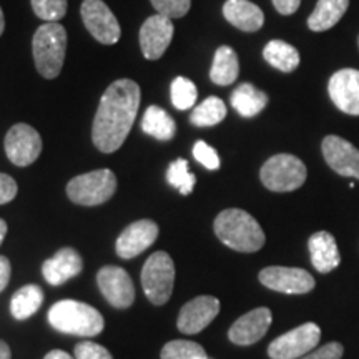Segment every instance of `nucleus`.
I'll list each match as a JSON object with an SVG mask.
<instances>
[{"mask_svg": "<svg viewBox=\"0 0 359 359\" xmlns=\"http://www.w3.org/2000/svg\"><path fill=\"white\" fill-rule=\"evenodd\" d=\"M140 85L130 79L115 80L103 92L92 125V140L102 154H114L127 140L140 109Z\"/></svg>", "mask_w": 359, "mask_h": 359, "instance_id": "nucleus-1", "label": "nucleus"}, {"mask_svg": "<svg viewBox=\"0 0 359 359\" xmlns=\"http://www.w3.org/2000/svg\"><path fill=\"white\" fill-rule=\"evenodd\" d=\"M213 228L223 245L241 253H255L262 250L266 241L257 219L240 208L223 210L215 219Z\"/></svg>", "mask_w": 359, "mask_h": 359, "instance_id": "nucleus-2", "label": "nucleus"}, {"mask_svg": "<svg viewBox=\"0 0 359 359\" xmlns=\"http://www.w3.org/2000/svg\"><path fill=\"white\" fill-rule=\"evenodd\" d=\"M48 323L53 330L74 336H92L100 334L105 327V320L95 308L87 303L75 299H62L48 309Z\"/></svg>", "mask_w": 359, "mask_h": 359, "instance_id": "nucleus-3", "label": "nucleus"}, {"mask_svg": "<svg viewBox=\"0 0 359 359\" xmlns=\"http://www.w3.org/2000/svg\"><path fill=\"white\" fill-rule=\"evenodd\" d=\"M67 52V30L58 22H45L35 30L32 53L37 72L43 79L53 80L60 75Z\"/></svg>", "mask_w": 359, "mask_h": 359, "instance_id": "nucleus-4", "label": "nucleus"}, {"mask_svg": "<svg viewBox=\"0 0 359 359\" xmlns=\"http://www.w3.org/2000/svg\"><path fill=\"white\" fill-rule=\"evenodd\" d=\"M116 191V177L109 168L93 170L72 178L67 185V196L75 205L97 206L107 203Z\"/></svg>", "mask_w": 359, "mask_h": 359, "instance_id": "nucleus-5", "label": "nucleus"}, {"mask_svg": "<svg viewBox=\"0 0 359 359\" xmlns=\"http://www.w3.org/2000/svg\"><path fill=\"white\" fill-rule=\"evenodd\" d=\"M142 286L148 302L161 306L172 298L175 285V263L165 251H156L147 259L142 269Z\"/></svg>", "mask_w": 359, "mask_h": 359, "instance_id": "nucleus-6", "label": "nucleus"}, {"mask_svg": "<svg viewBox=\"0 0 359 359\" xmlns=\"http://www.w3.org/2000/svg\"><path fill=\"white\" fill-rule=\"evenodd\" d=\"M306 167L298 156L280 154L266 160L262 167L259 178L268 190L285 193L294 191L306 182Z\"/></svg>", "mask_w": 359, "mask_h": 359, "instance_id": "nucleus-7", "label": "nucleus"}, {"mask_svg": "<svg viewBox=\"0 0 359 359\" xmlns=\"http://www.w3.org/2000/svg\"><path fill=\"white\" fill-rule=\"evenodd\" d=\"M321 339L320 326L306 323L288 333L281 334L268 346V356L271 359H298L313 351Z\"/></svg>", "mask_w": 359, "mask_h": 359, "instance_id": "nucleus-8", "label": "nucleus"}, {"mask_svg": "<svg viewBox=\"0 0 359 359\" xmlns=\"http://www.w3.org/2000/svg\"><path fill=\"white\" fill-rule=\"evenodd\" d=\"M80 15H82L85 29L92 34L97 42L114 45L120 40L122 29H120L118 20L103 0H83Z\"/></svg>", "mask_w": 359, "mask_h": 359, "instance_id": "nucleus-9", "label": "nucleus"}, {"mask_svg": "<svg viewBox=\"0 0 359 359\" xmlns=\"http://www.w3.org/2000/svg\"><path fill=\"white\" fill-rule=\"evenodd\" d=\"M7 158L15 167H29L42 154V137L27 123H15L4 140Z\"/></svg>", "mask_w": 359, "mask_h": 359, "instance_id": "nucleus-10", "label": "nucleus"}, {"mask_svg": "<svg viewBox=\"0 0 359 359\" xmlns=\"http://www.w3.org/2000/svg\"><path fill=\"white\" fill-rule=\"evenodd\" d=\"M259 281L266 288L285 294H304L314 288V278L306 269L268 266L259 271Z\"/></svg>", "mask_w": 359, "mask_h": 359, "instance_id": "nucleus-11", "label": "nucleus"}, {"mask_svg": "<svg viewBox=\"0 0 359 359\" xmlns=\"http://www.w3.org/2000/svg\"><path fill=\"white\" fill-rule=\"evenodd\" d=\"M97 283L103 298L115 308H128L135 302L132 278L120 266H103L97 273Z\"/></svg>", "mask_w": 359, "mask_h": 359, "instance_id": "nucleus-12", "label": "nucleus"}, {"mask_svg": "<svg viewBox=\"0 0 359 359\" xmlns=\"http://www.w3.org/2000/svg\"><path fill=\"white\" fill-rule=\"evenodd\" d=\"M173 32L175 27L172 19L160 15V13L148 17L140 29V47L143 57L148 60H158L163 57V53L172 43Z\"/></svg>", "mask_w": 359, "mask_h": 359, "instance_id": "nucleus-13", "label": "nucleus"}, {"mask_svg": "<svg viewBox=\"0 0 359 359\" xmlns=\"http://www.w3.org/2000/svg\"><path fill=\"white\" fill-rule=\"evenodd\" d=\"M156 238H158V224L151 219H138L130 223L116 240V255L123 259L138 257L142 251L155 243Z\"/></svg>", "mask_w": 359, "mask_h": 359, "instance_id": "nucleus-14", "label": "nucleus"}, {"mask_svg": "<svg viewBox=\"0 0 359 359\" xmlns=\"http://www.w3.org/2000/svg\"><path fill=\"white\" fill-rule=\"evenodd\" d=\"M219 302L215 296H198L188 302L178 314L177 326L185 334H198L219 313Z\"/></svg>", "mask_w": 359, "mask_h": 359, "instance_id": "nucleus-15", "label": "nucleus"}, {"mask_svg": "<svg viewBox=\"0 0 359 359\" xmlns=\"http://www.w3.org/2000/svg\"><path fill=\"white\" fill-rule=\"evenodd\" d=\"M323 156L331 170L341 177L359 180V150L344 138L330 135L323 140Z\"/></svg>", "mask_w": 359, "mask_h": 359, "instance_id": "nucleus-16", "label": "nucleus"}, {"mask_svg": "<svg viewBox=\"0 0 359 359\" xmlns=\"http://www.w3.org/2000/svg\"><path fill=\"white\" fill-rule=\"evenodd\" d=\"M271 320L273 314L268 308L253 309L233 323L228 331V338L238 346H250V344L258 343L271 326Z\"/></svg>", "mask_w": 359, "mask_h": 359, "instance_id": "nucleus-17", "label": "nucleus"}, {"mask_svg": "<svg viewBox=\"0 0 359 359\" xmlns=\"http://www.w3.org/2000/svg\"><path fill=\"white\" fill-rule=\"evenodd\" d=\"M330 97L341 111L359 115V70L343 69L330 79Z\"/></svg>", "mask_w": 359, "mask_h": 359, "instance_id": "nucleus-18", "label": "nucleus"}, {"mask_svg": "<svg viewBox=\"0 0 359 359\" xmlns=\"http://www.w3.org/2000/svg\"><path fill=\"white\" fill-rule=\"evenodd\" d=\"M83 269V259L74 248H62L55 257L42 264L45 281L52 286H60L72 278L79 276Z\"/></svg>", "mask_w": 359, "mask_h": 359, "instance_id": "nucleus-19", "label": "nucleus"}, {"mask_svg": "<svg viewBox=\"0 0 359 359\" xmlns=\"http://www.w3.org/2000/svg\"><path fill=\"white\" fill-rule=\"evenodd\" d=\"M224 19L243 32H257L264 24V13L257 4L248 0H226L223 6Z\"/></svg>", "mask_w": 359, "mask_h": 359, "instance_id": "nucleus-20", "label": "nucleus"}, {"mask_svg": "<svg viewBox=\"0 0 359 359\" xmlns=\"http://www.w3.org/2000/svg\"><path fill=\"white\" fill-rule=\"evenodd\" d=\"M309 257L313 266L320 273H330L338 268L341 262L334 236L327 231H318L308 241Z\"/></svg>", "mask_w": 359, "mask_h": 359, "instance_id": "nucleus-21", "label": "nucleus"}, {"mask_svg": "<svg viewBox=\"0 0 359 359\" xmlns=\"http://www.w3.org/2000/svg\"><path fill=\"white\" fill-rule=\"evenodd\" d=\"M231 105L245 118H253L268 105V95L251 83H241L233 90Z\"/></svg>", "mask_w": 359, "mask_h": 359, "instance_id": "nucleus-22", "label": "nucleus"}, {"mask_svg": "<svg viewBox=\"0 0 359 359\" xmlns=\"http://www.w3.org/2000/svg\"><path fill=\"white\" fill-rule=\"evenodd\" d=\"M349 0H318L316 7L308 19V27L313 32H325L343 19Z\"/></svg>", "mask_w": 359, "mask_h": 359, "instance_id": "nucleus-23", "label": "nucleus"}, {"mask_svg": "<svg viewBox=\"0 0 359 359\" xmlns=\"http://www.w3.org/2000/svg\"><path fill=\"white\" fill-rule=\"evenodd\" d=\"M142 130L150 137L156 138V140L168 142L177 133V123H175L173 116L167 110L151 105L148 107L145 115H143Z\"/></svg>", "mask_w": 359, "mask_h": 359, "instance_id": "nucleus-24", "label": "nucleus"}, {"mask_svg": "<svg viewBox=\"0 0 359 359\" xmlns=\"http://www.w3.org/2000/svg\"><path fill=\"white\" fill-rule=\"evenodd\" d=\"M240 74V64H238V55L228 45H222L215 52L213 65L210 70V79L217 85H231L238 79Z\"/></svg>", "mask_w": 359, "mask_h": 359, "instance_id": "nucleus-25", "label": "nucleus"}, {"mask_svg": "<svg viewBox=\"0 0 359 359\" xmlns=\"http://www.w3.org/2000/svg\"><path fill=\"white\" fill-rule=\"evenodd\" d=\"M43 303V291L37 285H25L13 293L11 299V313L15 320H29L39 311Z\"/></svg>", "mask_w": 359, "mask_h": 359, "instance_id": "nucleus-26", "label": "nucleus"}, {"mask_svg": "<svg viewBox=\"0 0 359 359\" xmlns=\"http://www.w3.org/2000/svg\"><path fill=\"white\" fill-rule=\"evenodd\" d=\"M263 57L269 65L275 69L290 74L294 72L299 65V52L293 45L283 42V40H271L263 48Z\"/></svg>", "mask_w": 359, "mask_h": 359, "instance_id": "nucleus-27", "label": "nucleus"}, {"mask_svg": "<svg viewBox=\"0 0 359 359\" xmlns=\"http://www.w3.org/2000/svg\"><path fill=\"white\" fill-rule=\"evenodd\" d=\"M226 116V105L222 98L208 97L205 102H201L190 116V122L195 127H215L219 122H223Z\"/></svg>", "mask_w": 359, "mask_h": 359, "instance_id": "nucleus-28", "label": "nucleus"}, {"mask_svg": "<svg viewBox=\"0 0 359 359\" xmlns=\"http://www.w3.org/2000/svg\"><path fill=\"white\" fill-rule=\"evenodd\" d=\"M161 359H208L203 346L185 339L170 341L161 349Z\"/></svg>", "mask_w": 359, "mask_h": 359, "instance_id": "nucleus-29", "label": "nucleus"}, {"mask_svg": "<svg viewBox=\"0 0 359 359\" xmlns=\"http://www.w3.org/2000/svg\"><path fill=\"white\" fill-rule=\"evenodd\" d=\"M170 97L172 103L177 110H188L195 105L196 97H198V90L196 85L187 77H177L170 87Z\"/></svg>", "mask_w": 359, "mask_h": 359, "instance_id": "nucleus-30", "label": "nucleus"}, {"mask_svg": "<svg viewBox=\"0 0 359 359\" xmlns=\"http://www.w3.org/2000/svg\"><path fill=\"white\" fill-rule=\"evenodd\" d=\"M167 180L170 185L177 188L182 195H190L196 183V177L190 173V170H188V161L183 158L175 160L173 163L170 165L167 172Z\"/></svg>", "mask_w": 359, "mask_h": 359, "instance_id": "nucleus-31", "label": "nucleus"}, {"mask_svg": "<svg viewBox=\"0 0 359 359\" xmlns=\"http://www.w3.org/2000/svg\"><path fill=\"white\" fill-rule=\"evenodd\" d=\"M35 15L45 22H60L67 15V0H30Z\"/></svg>", "mask_w": 359, "mask_h": 359, "instance_id": "nucleus-32", "label": "nucleus"}, {"mask_svg": "<svg viewBox=\"0 0 359 359\" xmlns=\"http://www.w3.org/2000/svg\"><path fill=\"white\" fill-rule=\"evenodd\" d=\"M150 2L160 15L168 19H182L190 12L191 7V0H150Z\"/></svg>", "mask_w": 359, "mask_h": 359, "instance_id": "nucleus-33", "label": "nucleus"}, {"mask_svg": "<svg viewBox=\"0 0 359 359\" xmlns=\"http://www.w3.org/2000/svg\"><path fill=\"white\" fill-rule=\"evenodd\" d=\"M75 359H114L110 351L102 344L92 343V341H82L74 348Z\"/></svg>", "mask_w": 359, "mask_h": 359, "instance_id": "nucleus-34", "label": "nucleus"}, {"mask_svg": "<svg viewBox=\"0 0 359 359\" xmlns=\"http://www.w3.org/2000/svg\"><path fill=\"white\" fill-rule=\"evenodd\" d=\"M193 156L208 170H218L219 168V156L213 147H210L208 143L203 140L196 142L193 147Z\"/></svg>", "mask_w": 359, "mask_h": 359, "instance_id": "nucleus-35", "label": "nucleus"}, {"mask_svg": "<svg viewBox=\"0 0 359 359\" xmlns=\"http://www.w3.org/2000/svg\"><path fill=\"white\" fill-rule=\"evenodd\" d=\"M344 348L339 343H327L325 346L318 348L316 351L304 354L302 359H341Z\"/></svg>", "mask_w": 359, "mask_h": 359, "instance_id": "nucleus-36", "label": "nucleus"}, {"mask_svg": "<svg viewBox=\"0 0 359 359\" xmlns=\"http://www.w3.org/2000/svg\"><path fill=\"white\" fill-rule=\"evenodd\" d=\"M17 191H19V187L15 180L11 175L0 173V205L11 203L17 196Z\"/></svg>", "mask_w": 359, "mask_h": 359, "instance_id": "nucleus-37", "label": "nucleus"}, {"mask_svg": "<svg viewBox=\"0 0 359 359\" xmlns=\"http://www.w3.org/2000/svg\"><path fill=\"white\" fill-rule=\"evenodd\" d=\"M299 4H302V0H273V6H275V8L281 15H291V13H294L298 11Z\"/></svg>", "mask_w": 359, "mask_h": 359, "instance_id": "nucleus-38", "label": "nucleus"}, {"mask_svg": "<svg viewBox=\"0 0 359 359\" xmlns=\"http://www.w3.org/2000/svg\"><path fill=\"white\" fill-rule=\"evenodd\" d=\"M11 273H12L11 262H8L6 257L0 255V293L7 288L8 281H11Z\"/></svg>", "mask_w": 359, "mask_h": 359, "instance_id": "nucleus-39", "label": "nucleus"}, {"mask_svg": "<svg viewBox=\"0 0 359 359\" xmlns=\"http://www.w3.org/2000/svg\"><path fill=\"white\" fill-rule=\"evenodd\" d=\"M43 359H75V358H72L70 354H67L65 351H60V349H53V351L48 353Z\"/></svg>", "mask_w": 359, "mask_h": 359, "instance_id": "nucleus-40", "label": "nucleus"}, {"mask_svg": "<svg viewBox=\"0 0 359 359\" xmlns=\"http://www.w3.org/2000/svg\"><path fill=\"white\" fill-rule=\"evenodd\" d=\"M0 359H12V351L6 341L0 339Z\"/></svg>", "mask_w": 359, "mask_h": 359, "instance_id": "nucleus-41", "label": "nucleus"}, {"mask_svg": "<svg viewBox=\"0 0 359 359\" xmlns=\"http://www.w3.org/2000/svg\"><path fill=\"white\" fill-rule=\"evenodd\" d=\"M7 230H8L7 223H6V222H4V219H2V218H0V246H2V243H4V240H6Z\"/></svg>", "mask_w": 359, "mask_h": 359, "instance_id": "nucleus-42", "label": "nucleus"}, {"mask_svg": "<svg viewBox=\"0 0 359 359\" xmlns=\"http://www.w3.org/2000/svg\"><path fill=\"white\" fill-rule=\"evenodd\" d=\"M4 29H6V17H4L2 7H0V35L4 34Z\"/></svg>", "mask_w": 359, "mask_h": 359, "instance_id": "nucleus-43", "label": "nucleus"}, {"mask_svg": "<svg viewBox=\"0 0 359 359\" xmlns=\"http://www.w3.org/2000/svg\"><path fill=\"white\" fill-rule=\"evenodd\" d=\"M208 359H212V358H208Z\"/></svg>", "mask_w": 359, "mask_h": 359, "instance_id": "nucleus-44", "label": "nucleus"}]
</instances>
